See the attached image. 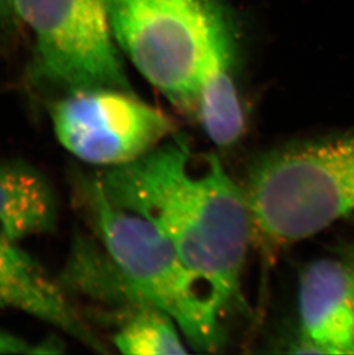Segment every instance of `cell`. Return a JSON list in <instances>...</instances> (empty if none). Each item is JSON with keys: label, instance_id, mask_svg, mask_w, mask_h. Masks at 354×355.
Instances as JSON below:
<instances>
[{"label": "cell", "instance_id": "cell-1", "mask_svg": "<svg viewBox=\"0 0 354 355\" xmlns=\"http://www.w3.org/2000/svg\"><path fill=\"white\" fill-rule=\"evenodd\" d=\"M97 178L112 204L146 218L164 234L222 312L241 302L252 218L244 189L217 155L194 171L187 141L173 137Z\"/></svg>", "mask_w": 354, "mask_h": 355}, {"label": "cell", "instance_id": "cell-2", "mask_svg": "<svg viewBox=\"0 0 354 355\" xmlns=\"http://www.w3.org/2000/svg\"><path fill=\"white\" fill-rule=\"evenodd\" d=\"M243 189L262 254L317 235L354 211V129L261 155Z\"/></svg>", "mask_w": 354, "mask_h": 355}, {"label": "cell", "instance_id": "cell-3", "mask_svg": "<svg viewBox=\"0 0 354 355\" xmlns=\"http://www.w3.org/2000/svg\"><path fill=\"white\" fill-rule=\"evenodd\" d=\"M75 193L133 309H160L174 320L190 346L217 351L224 340V312L171 241L146 218L112 204L97 178H76Z\"/></svg>", "mask_w": 354, "mask_h": 355}, {"label": "cell", "instance_id": "cell-4", "mask_svg": "<svg viewBox=\"0 0 354 355\" xmlns=\"http://www.w3.org/2000/svg\"><path fill=\"white\" fill-rule=\"evenodd\" d=\"M114 38L175 107L196 113L198 78L213 0H103Z\"/></svg>", "mask_w": 354, "mask_h": 355}, {"label": "cell", "instance_id": "cell-5", "mask_svg": "<svg viewBox=\"0 0 354 355\" xmlns=\"http://www.w3.org/2000/svg\"><path fill=\"white\" fill-rule=\"evenodd\" d=\"M36 40L37 78L65 94L131 91L103 0H12Z\"/></svg>", "mask_w": 354, "mask_h": 355}, {"label": "cell", "instance_id": "cell-6", "mask_svg": "<svg viewBox=\"0 0 354 355\" xmlns=\"http://www.w3.org/2000/svg\"><path fill=\"white\" fill-rule=\"evenodd\" d=\"M51 119L58 141L87 164L119 167L142 158L174 132V121L133 91L99 87L65 94Z\"/></svg>", "mask_w": 354, "mask_h": 355}, {"label": "cell", "instance_id": "cell-7", "mask_svg": "<svg viewBox=\"0 0 354 355\" xmlns=\"http://www.w3.org/2000/svg\"><path fill=\"white\" fill-rule=\"evenodd\" d=\"M301 335L291 345L298 354H354V267L319 259L299 281Z\"/></svg>", "mask_w": 354, "mask_h": 355}, {"label": "cell", "instance_id": "cell-8", "mask_svg": "<svg viewBox=\"0 0 354 355\" xmlns=\"http://www.w3.org/2000/svg\"><path fill=\"white\" fill-rule=\"evenodd\" d=\"M0 309L26 313L92 349H103L60 282L51 277L40 262L17 244L3 241H0Z\"/></svg>", "mask_w": 354, "mask_h": 355}, {"label": "cell", "instance_id": "cell-9", "mask_svg": "<svg viewBox=\"0 0 354 355\" xmlns=\"http://www.w3.org/2000/svg\"><path fill=\"white\" fill-rule=\"evenodd\" d=\"M194 114L205 134L219 148H233L244 135L246 122L234 78L233 42L221 10L208 33Z\"/></svg>", "mask_w": 354, "mask_h": 355}, {"label": "cell", "instance_id": "cell-10", "mask_svg": "<svg viewBox=\"0 0 354 355\" xmlns=\"http://www.w3.org/2000/svg\"><path fill=\"white\" fill-rule=\"evenodd\" d=\"M59 202L47 176L22 161L0 162V241L10 244L57 227Z\"/></svg>", "mask_w": 354, "mask_h": 355}, {"label": "cell", "instance_id": "cell-11", "mask_svg": "<svg viewBox=\"0 0 354 355\" xmlns=\"http://www.w3.org/2000/svg\"><path fill=\"white\" fill-rule=\"evenodd\" d=\"M184 336L173 318L153 306L131 312L115 334L114 345L128 355L185 354Z\"/></svg>", "mask_w": 354, "mask_h": 355}, {"label": "cell", "instance_id": "cell-12", "mask_svg": "<svg viewBox=\"0 0 354 355\" xmlns=\"http://www.w3.org/2000/svg\"><path fill=\"white\" fill-rule=\"evenodd\" d=\"M58 345L52 343L47 344H31V343L12 335L10 332L0 330V354H22V353H53L59 349H53Z\"/></svg>", "mask_w": 354, "mask_h": 355}, {"label": "cell", "instance_id": "cell-13", "mask_svg": "<svg viewBox=\"0 0 354 355\" xmlns=\"http://www.w3.org/2000/svg\"><path fill=\"white\" fill-rule=\"evenodd\" d=\"M342 255L345 261L351 263L354 267V244L344 245L341 250Z\"/></svg>", "mask_w": 354, "mask_h": 355}, {"label": "cell", "instance_id": "cell-14", "mask_svg": "<svg viewBox=\"0 0 354 355\" xmlns=\"http://www.w3.org/2000/svg\"><path fill=\"white\" fill-rule=\"evenodd\" d=\"M10 3H12V0H10ZM12 5H13V3H12Z\"/></svg>", "mask_w": 354, "mask_h": 355}]
</instances>
